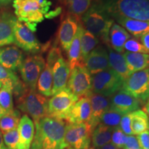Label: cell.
Returning a JSON list of instances; mask_svg holds the SVG:
<instances>
[{"instance_id": "277c9868", "label": "cell", "mask_w": 149, "mask_h": 149, "mask_svg": "<svg viewBox=\"0 0 149 149\" xmlns=\"http://www.w3.org/2000/svg\"><path fill=\"white\" fill-rule=\"evenodd\" d=\"M84 29L109 44V34L114 19L99 3H95L81 17Z\"/></svg>"}, {"instance_id": "7a4b0ae2", "label": "cell", "mask_w": 149, "mask_h": 149, "mask_svg": "<svg viewBox=\"0 0 149 149\" xmlns=\"http://www.w3.org/2000/svg\"><path fill=\"white\" fill-rule=\"evenodd\" d=\"M52 3L48 0H13V7L15 15L33 32L45 18L57 15L59 12H50Z\"/></svg>"}, {"instance_id": "681fc988", "label": "cell", "mask_w": 149, "mask_h": 149, "mask_svg": "<svg viewBox=\"0 0 149 149\" xmlns=\"http://www.w3.org/2000/svg\"><path fill=\"white\" fill-rule=\"evenodd\" d=\"M103 1V0H95V1L96 3H100V2H101V1Z\"/></svg>"}, {"instance_id": "f546056e", "label": "cell", "mask_w": 149, "mask_h": 149, "mask_svg": "<svg viewBox=\"0 0 149 149\" xmlns=\"http://www.w3.org/2000/svg\"><path fill=\"white\" fill-rule=\"evenodd\" d=\"M149 118L142 110H137L131 113V130L133 135H137L148 129Z\"/></svg>"}, {"instance_id": "8fae6325", "label": "cell", "mask_w": 149, "mask_h": 149, "mask_svg": "<svg viewBox=\"0 0 149 149\" xmlns=\"http://www.w3.org/2000/svg\"><path fill=\"white\" fill-rule=\"evenodd\" d=\"M67 88L78 98L88 97L92 93V76L84 66H78L70 72Z\"/></svg>"}, {"instance_id": "8992f818", "label": "cell", "mask_w": 149, "mask_h": 149, "mask_svg": "<svg viewBox=\"0 0 149 149\" xmlns=\"http://www.w3.org/2000/svg\"><path fill=\"white\" fill-rule=\"evenodd\" d=\"M124 79L111 68L92 77V92L105 97L111 96L122 88Z\"/></svg>"}, {"instance_id": "60d3db41", "label": "cell", "mask_w": 149, "mask_h": 149, "mask_svg": "<svg viewBox=\"0 0 149 149\" xmlns=\"http://www.w3.org/2000/svg\"><path fill=\"white\" fill-rule=\"evenodd\" d=\"M141 149H149V129L136 135Z\"/></svg>"}, {"instance_id": "52a82bcc", "label": "cell", "mask_w": 149, "mask_h": 149, "mask_svg": "<svg viewBox=\"0 0 149 149\" xmlns=\"http://www.w3.org/2000/svg\"><path fill=\"white\" fill-rule=\"evenodd\" d=\"M93 129L88 123L66 124L64 144L66 148L85 149L91 146Z\"/></svg>"}, {"instance_id": "9c48e42d", "label": "cell", "mask_w": 149, "mask_h": 149, "mask_svg": "<svg viewBox=\"0 0 149 149\" xmlns=\"http://www.w3.org/2000/svg\"><path fill=\"white\" fill-rule=\"evenodd\" d=\"M122 88L140 102L149 99V68L130 74L124 81Z\"/></svg>"}, {"instance_id": "f35d334b", "label": "cell", "mask_w": 149, "mask_h": 149, "mask_svg": "<svg viewBox=\"0 0 149 149\" xmlns=\"http://www.w3.org/2000/svg\"><path fill=\"white\" fill-rule=\"evenodd\" d=\"M120 128L126 135H133L131 130V113L123 115L120 124Z\"/></svg>"}, {"instance_id": "bcb514c9", "label": "cell", "mask_w": 149, "mask_h": 149, "mask_svg": "<svg viewBox=\"0 0 149 149\" xmlns=\"http://www.w3.org/2000/svg\"><path fill=\"white\" fill-rule=\"evenodd\" d=\"M144 110H145L144 112L146 113L147 115H148V118H149V99L147 100V102H146V105H145Z\"/></svg>"}, {"instance_id": "ab89813d", "label": "cell", "mask_w": 149, "mask_h": 149, "mask_svg": "<svg viewBox=\"0 0 149 149\" xmlns=\"http://www.w3.org/2000/svg\"><path fill=\"white\" fill-rule=\"evenodd\" d=\"M122 149H141L137 136L134 135L126 136L125 143Z\"/></svg>"}, {"instance_id": "5b68a950", "label": "cell", "mask_w": 149, "mask_h": 149, "mask_svg": "<svg viewBox=\"0 0 149 149\" xmlns=\"http://www.w3.org/2000/svg\"><path fill=\"white\" fill-rule=\"evenodd\" d=\"M15 101L17 109L31 117L34 124L48 116V98L36 90L26 87L21 94L15 97Z\"/></svg>"}, {"instance_id": "5bb4252c", "label": "cell", "mask_w": 149, "mask_h": 149, "mask_svg": "<svg viewBox=\"0 0 149 149\" xmlns=\"http://www.w3.org/2000/svg\"><path fill=\"white\" fill-rule=\"evenodd\" d=\"M80 18L69 14L66 16L59 26L57 40L63 50L68 51L78 30Z\"/></svg>"}, {"instance_id": "f5cc1de1", "label": "cell", "mask_w": 149, "mask_h": 149, "mask_svg": "<svg viewBox=\"0 0 149 149\" xmlns=\"http://www.w3.org/2000/svg\"><path fill=\"white\" fill-rule=\"evenodd\" d=\"M148 129H149V127H148Z\"/></svg>"}, {"instance_id": "44dd1931", "label": "cell", "mask_w": 149, "mask_h": 149, "mask_svg": "<svg viewBox=\"0 0 149 149\" xmlns=\"http://www.w3.org/2000/svg\"><path fill=\"white\" fill-rule=\"evenodd\" d=\"M35 124L32 119L24 115L20 119L17 127L19 143L17 149H30L35 135Z\"/></svg>"}, {"instance_id": "83f0119b", "label": "cell", "mask_w": 149, "mask_h": 149, "mask_svg": "<svg viewBox=\"0 0 149 149\" xmlns=\"http://www.w3.org/2000/svg\"><path fill=\"white\" fill-rule=\"evenodd\" d=\"M53 66L46 63L37 84V92L46 97L52 96L53 89Z\"/></svg>"}, {"instance_id": "d4e9b609", "label": "cell", "mask_w": 149, "mask_h": 149, "mask_svg": "<svg viewBox=\"0 0 149 149\" xmlns=\"http://www.w3.org/2000/svg\"><path fill=\"white\" fill-rule=\"evenodd\" d=\"M84 28L82 26L81 23L79 24L78 30L74 36L73 40L70 44L68 52V64L70 70H72L76 66H81V37L82 35Z\"/></svg>"}, {"instance_id": "e575fe53", "label": "cell", "mask_w": 149, "mask_h": 149, "mask_svg": "<svg viewBox=\"0 0 149 149\" xmlns=\"http://www.w3.org/2000/svg\"><path fill=\"white\" fill-rule=\"evenodd\" d=\"M122 117L123 115L120 113L109 108L102 115L100 123L111 128L118 127L120 126Z\"/></svg>"}, {"instance_id": "6da1fadb", "label": "cell", "mask_w": 149, "mask_h": 149, "mask_svg": "<svg viewBox=\"0 0 149 149\" xmlns=\"http://www.w3.org/2000/svg\"><path fill=\"white\" fill-rule=\"evenodd\" d=\"M65 121L51 117L42 118L35 124V132L30 149H66Z\"/></svg>"}, {"instance_id": "d6a6232c", "label": "cell", "mask_w": 149, "mask_h": 149, "mask_svg": "<svg viewBox=\"0 0 149 149\" xmlns=\"http://www.w3.org/2000/svg\"><path fill=\"white\" fill-rule=\"evenodd\" d=\"M6 81H11L13 83L15 86L13 95L15 97L19 95L26 87L23 81L19 79L15 72L6 69L0 65V82L3 83Z\"/></svg>"}, {"instance_id": "4dcf8cb0", "label": "cell", "mask_w": 149, "mask_h": 149, "mask_svg": "<svg viewBox=\"0 0 149 149\" xmlns=\"http://www.w3.org/2000/svg\"><path fill=\"white\" fill-rule=\"evenodd\" d=\"M100 40L92 33L86 30H84L81 37V64L84 66V63L89 53L96 48L98 45Z\"/></svg>"}, {"instance_id": "ee69618b", "label": "cell", "mask_w": 149, "mask_h": 149, "mask_svg": "<svg viewBox=\"0 0 149 149\" xmlns=\"http://www.w3.org/2000/svg\"><path fill=\"white\" fill-rule=\"evenodd\" d=\"M0 149H8L4 144V141H3V139L2 137V133H1V130H0Z\"/></svg>"}, {"instance_id": "ba28073f", "label": "cell", "mask_w": 149, "mask_h": 149, "mask_svg": "<svg viewBox=\"0 0 149 149\" xmlns=\"http://www.w3.org/2000/svg\"><path fill=\"white\" fill-rule=\"evenodd\" d=\"M79 98L68 88L63 89L48 100V116L66 121L74 104Z\"/></svg>"}, {"instance_id": "c3c4849f", "label": "cell", "mask_w": 149, "mask_h": 149, "mask_svg": "<svg viewBox=\"0 0 149 149\" xmlns=\"http://www.w3.org/2000/svg\"><path fill=\"white\" fill-rule=\"evenodd\" d=\"M85 149H97V148H95V147H93V146H89L88 147H87V148H85Z\"/></svg>"}, {"instance_id": "7bdbcfd3", "label": "cell", "mask_w": 149, "mask_h": 149, "mask_svg": "<svg viewBox=\"0 0 149 149\" xmlns=\"http://www.w3.org/2000/svg\"><path fill=\"white\" fill-rule=\"evenodd\" d=\"M99 149H120V148H117V147L114 146V145L112 144V143H109V144L104 145V146H102V148H100Z\"/></svg>"}, {"instance_id": "8d00e7d4", "label": "cell", "mask_w": 149, "mask_h": 149, "mask_svg": "<svg viewBox=\"0 0 149 149\" xmlns=\"http://www.w3.org/2000/svg\"><path fill=\"white\" fill-rule=\"evenodd\" d=\"M3 139L7 148L17 149L19 143V133L17 128L3 134Z\"/></svg>"}, {"instance_id": "b9f144b4", "label": "cell", "mask_w": 149, "mask_h": 149, "mask_svg": "<svg viewBox=\"0 0 149 149\" xmlns=\"http://www.w3.org/2000/svg\"><path fill=\"white\" fill-rule=\"evenodd\" d=\"M139 38H140L141 43L142 44V45L149 52V33H146L145 35H143Z\"/></svg>"}, {"instance_id": "f907efd6", "label": "cell", "mask_w": 149, "mask_h": 149, "mask_svg": "<svg viewBox=\"0 0 149 149\" xmlns=\"http://www.w3.org/2000/svg\"><path fill=\"white\" fill-rule=\"evenodd\" d=\"M1 86H2V83H1V82H0V88H1Z\"/></svg>"}, {"instance_id": "ffe728a7", "label": "cell", "mask_w": 149, "mask_h": 149, "mask_svg": "<svg viewBox=\"0 0 149 149\" xmlns=\"http://www.w3.org/2000/svg\"><path fill=\"white\" fill-rule=\"evenodd\" d=\"M88 97L91 107V118L88 124L94 130L100 124L102 115L110 108V100L109 97L101 95L93 92Z\"/></svg>"}, {"instance_id": "4fadbf2b", "label": "cell", "mask_w": 149, "mask_h": 149, "mask_svg": "<svg viewBox=\"0 0 149 149\" xmlns=\"http://www.w3.org/2000/svg\"><path fill=\"white\" fill-rule=\"evenodd\" d=\"M109 100L110 108L123 115L129 114L140 109V102L123 88L110 96Z\"/></svg>"}, {"instance_id": "4316f807", "label": "cell", "mask_w": 149, "mask_h": 149, "mask_svg": "<svg viewBox=\"0 0 149 149\" xmlns=\"http://www.w3.org/2000/svg\"><path fill=\"white\" fill-rule=\"evenodd\" d=\"M113 130V128L100 123L93 130L91 135V143L93 146L99 149L104 145L111 143Z\"/></svg>"}, {"instance_id": "f1b7e54d", "label": "cell", "mask_w": 149, "mask_h": 149, "mask_svg": "<svg viewBox=\"0 0 149 149\" xmlns=\"http://www.w3.org/2000/svg\"><path fill=\"white\" fill-rule=\"evenodd\" d=\"M15 86L11 81L2 83L0 88V106L6 112L14 110L13 91Z\"/></svg>"}, {"instance_id": "f6af8a7d", "label": "cell", "mask_w": 149, "mask_h": 149, "mask_svg": "<svg viewBox=\"0 0 149 149\" xmlns=\"http://www.w3.org/2000/svg\"><path fill=\"white\" fill-rule=\"evenodd\" d=\"M13 0H0V6H8L11 3V1H13Z\"/></svg>"}, {"instance_id": "74e56055", "label": "cell", "mask_w": 149, "mask_h": 149, "mask_svg": "<svg viewBox=\"0 0 149 149\" xmlns=\"http://www.w3.org/2000/svg\"><path fill=\"white\" fill-rule=\"evenodd\" d=\"M126 136L127 135L122 131L120 126L113 128L111 137V143L117 148L122 149L124 143H125Z\"/></svg>"}, {"instance_id": "7c38bea8", "label": "cell", "mask_w": 149, "mask_h": 149, "mask_svg": "<svg viewBox=\"0 0 149 149\" xmlns=\"http://www.w3.org/2000/svg\"><path fill=\"white\" fill-rule=\"evenodd\" d=\"M14 44L23 51L36 53L41 51V44L34 33L23 22L17 20L14 29Z\"/></svg>"}, {"instance_id": "7dc6e473", "label": "cell", "mask_w": 149, "mask_h": 149, "mask_svg": "<svg viewBox=\"0 0 149 149\" xmlns=\"http://www.w3.org/2000/svg\"><path fill=\"white\" fill-rule=\"evenodd\" d=\"M6 113V112L4 110H3L2 108H1V106H0V120H1V117H2L3 115H5Z\"/></svg>"}, {"instance_id": "7402d4cb", "label": "cell", "mask_w": 149, "mask_h": 149, "mask_svg": "<svg viewBox=\"0 0 149 149\" xmlns=\"http://www.w3.org/2000/svg\"><path fill=\"white\" fill-rule=\"evenodd\" d=\"M130 37V33L125 29L114 22L109 31V45L115 51L122 53L124 51V44Z\"/></svg>"}, {"instance_id": "d590c367", "label": "cell", "mask_w": 149, "mask_h": 149, "mask_svg": "<svg viewBox=\"0 0 149 149\" xmlns=\"http://www.w3.org/2000/svg\"><path fill=\"white\" fill-rule=\"evenodd\" d=\"M124 48L126 51L131 52V53L149 54V52L142 45V44L139 42V41L137 39L133 38V37H130L129 40L126 41Z\"/></svg>"}, {"instance_id": "e0dca14e", "label": "cell", "mask_w": 149, "mask_h": 149, "mask_svg": "<svg viewBox=\"0 0 149 149\" xmlns=\"http://www.w3.org/2000/svg\"><path fill=\"white\" fill-rule=\"evenodd\" d=\"M53 89L52 96L67 88L70 70L68 62L63 56L57 59L53 66Z\"/></svg>"}, {"instance_id": "816d5d0a", "label": "cell", "mask_w": 149, "mask_h": 149, "mask_svg": "<svg viewBox=\"0 0 149 149\" xmlns=\"http://www.w3.org/2000/svg\"><path fill=\"white\" fill-rule=\"evenodd\" d=\"M66 149H72V148H66Z\"/></svg>"}, {"instance_id": "603a6c76", "label": "cell", "mask_w": 149, "mask_h": 149, "mask_svg": "<svg viewBox=\"0 0 149 149\" xmlns=\"http://www.w3.org/2000/svg\"><path fill=\"white\" fill-rule=\"evenodd\" d=\"M113 19L135 37L139 38L143 35L149 33V22L131 19L123 17H115Z\"/></svg>"}, {"instance_id": "9a60e30c", "label": "cell", "mask_w": 149, "mask_h": 149, "mask_svg": "<svg viewBox=\"0 0 149 149\" xmlns=\"http://www.w3.org/2000/svg\"><path fill=\"white\" fill-rule=\"evenodd\" d=\"M84 64L93 75L109 68L107 48L103 46L95 48L87 56Z\"/></svg>"}, {"instance_id": "d6986e66", "label": "cell", "mask_w": 149, "mask_h": 149, "mask_svg": "<svg viewBox=\"0 0 149 149\" xmlns=\"http://www.w3.org/2000/svg\"><path fill=\"white\" fill-rule=\"evenodd\" d=\"M91 114V107L89 97H83L74 104L66 121L68 124L88 123Z\"/></svg>"}, {"instance_id": "836d02e7", "label": "cell", "mask_w": 149, "mask_h": 149, "mask_svg": "<svg viewBox=\"0 0 149 149\" xmlns=\"http://www.w3.org/2000/svg\"><path fill=\"white\" fill-rule=\"evenodd\" d=\"M92 0H66L67 8L70 14L81 17L91 8Z\"/></svg>"}, {"instance_id": "cb8c5ba5", "label": "cell", "mask_w": 149, "mask_h": 149, "mask_svg": "<svg viewBox=\"0 0 149 149\" xmlns=\"http://www.w3.org/2000/svg\"><path fill=\"white\" fill-rule=\"evenodd\" d=\"M107 48L109 54L110 68L119 74L124 81L130 75V73L124 55L112 49L109 44L107 45Z\"/></svg>"}, {"instance_id": "30bf717a", "label": "cell", "mask_w": 149, "mask_h": 149, "mask_svg": "<svg viewBox=\"0 0 149 149\" xmlns=\"http://www.w3.org/2000/svg\"><path fill=\"white\" fill-rule=\"evenodd\" d=\"M45 66L46 61L42 55H31L24 58L19 71L28 88L36 90L37 81Z\"/></svg>"}, {"instance_id": "3957f363", "label": "cell", "mask_w": 149, "mask_h": 149, "mask_svg": "<svg viewBox=\"0 0 149 149\" xmlns=\"http://www.w3.org/2000/svg\"><path fill=\"white\" fill-rule=\"evenodd\" d=\"M99 3L112 18L149 22V0H103Z\"/></svg>"}, {"instance_id": "ac0fdd59", "label": "cell", "mask_w": 149, "mask_h": 149, "mask_svg": "<svg viewBox=\"0 0 149 149\" xmlns=\"http://www.w3.org/2000/svg\"><path fill=\"white\" fill-rule=\"evenodd\" d=\"M17 19L6 10H0V47L14 44V29Z\"/></svg>"}, {"instance_id": "2e32d148", "label": "cell", "mask_w": 149, "mask_h": 149, "mask_svg": "<svg viewBox=\"0 0 149 149\" xmlns=\"http://www.w3.org/2000/svg\"><path fill=\"white\" fill-rule=\"evenodd\" d=\"M24 59L23 51L17 46L0 47V65L6 69L15 72L21 67Z\"/></svg>"}, {"instance_id": "484cf974", "label": "cell", "mask_w": 149, "mask_h": 149, "mask_svg": "<svg viewBox=\"0 0 149 149\" xmlns=\"http://www.w3.org/2000/svg\"><path fill=\"white\" fill-rule=\"evenodd\" d=\"M130 74L149 68V54L131 53H124Z\"/></svg>"}, {"instance_id": "1f68e13d", "label": "cell", "mask_w": 149, "mask_h": 149, "mask_svg": "<svg viewBox=\"0 0 149 149\" xmlns=\"http://www.w3.org/2000/svg\"><path fill=\"white\" fill-rule=\"evenodd\" d=\"M21 119V113L17 109L7 112L0 120V130L4 134L10 130L17 128Z\"/></svg>"}]
</instances>
